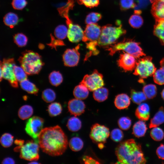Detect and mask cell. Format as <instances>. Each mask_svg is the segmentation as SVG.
I'll return each mask as SVG.
<instances>
[{
    "label": "cell",
    "mask_w": 164,
    "mask_h": 164,
    "mask_svg": "<svg viewBox=\"0 0 164 164\" xmlns=\"http://www.w3.org/2000/svg\"><path fill=\"white\" fill-rule=\"evenodd\" d=\"M38 143L43 151L52 156L62 155L66 150L67 136L59 125L43 128L38 137Z\"/></svg>",
    "instance_id": "1"
},
{
    "label": "cell",
    "mask_w": 164,
    "mask_h": 164,
    "mask_svg": "<svg viewBox=\"0 0 164 164\" xmlns=\"http://www.w3.org/2000/svg\"><path fill=\"white\" fill-rule=\"evenodd\" d=\"M115 153L117 163L144 164L146 162L141 145L133 139L120 143L116 148Z\"/></svg>",
    "instance_id": "2"
},
{
    "label": "cell",
    "mask_w": 164,
    "mask_h": 164,
    "mask_svg": "<svg viewBox=\"0 0 164 164\" xmlns=\"http://www.w3.org/2000/svg\"><path fill=\"white\" fill-rule=\"evenodd\" d=\"M126 31L122 27L121 22L117 20L115 25L108 24L103 26L98 40V45L107 48L115 43L121 36L125 34Z\"/></svg>",
    "instance_id": "3"
},
{
    "label": "cell",
    "mask_w": 164,
    "mask_h": 164,
    "mask_svg": "<svg viewBox=\"0 0 164 164\" xmlns=\"http://www.w3.org/2000/svg\"><path fill=\"white\" fill-rule=\"evenodd\" d=\"M18 60L28 75L38 74L44 65L41 56L31 50H26L22 53Z\"/></svg>",
    "instance_id": "4"
},
{
    "label": "cell",
    "mask_w": 164,
    "mask_h": 164,
    "mask_svg": "<svg viewBox=\"0 0 164 164\" xmlns=\"http://www.w3.org/2000/svg\"><path fill=\"white\" fill-rule=\"evenodd\" d=\"M139 45V43L134 40H126L112 45L107 47L106 50L109 51V54L111 56L118 51L123 50L136 58H139L145 56Z\"/></svg>",
    "instance_id": "5"
},
{
    "label": "cell",
    "mask_w": 164,
    "mask_h": 164,
    "mask_svg": "<svg viewBox=\"0 0 164 164\" xmlns=\"http://www.w3.org/2000/svg\"><path fill=\"white\" fill-rule=\"evenodd\" d=\"M139 58L137 61L133 74L141 79L146 78L153 75L156 69L152 61V57L146 56Z\"/></svg>",
    "instance_id": "6"
},
{
    "label": "cell",
    "mask_w": 164,
    "mask_h": 164,
    "mask_svg": "<svg viewBox=\"0 0 164 164\" xmlns=\"http://www.w3.org/2000/svg\"><path fill=\"white\" fill-rule=\"evenodd\" d=\"M39 147L38 142L35 141H28L21 146L15 148V151H19L21 158L29 161H35L39 158Z\"/></svg>",
    "instance_id": "7"
},
{
    "label": "cell",
    "mask_w": 164,
    "mask_h": 164,
    "mask_svg": "<svg viewBox=\"0 0 164 164\" xmlns=\"http://www.w3.org/2000/svg\"><path fill=\"white\" fill-rule=\"evenodd\" d=\"M15 65L13 58L3 59L1 61L0 67L2 69L3 78L7 80L12 86L14 88L18 87V81L14 74V67Z\"/></svg>",
    "instance_id": "8"
},
{
    "label": "cell",
    "mask_w": 164,
    "mask_h": 164,
    "mask_svg": "<svg viewBox=\"0 0 164 164\" xmlns=\"http://www.w3.org/2000/svg\"><path fill=\"white\" fill-rule=\"evenodd\" d=\"M43 119L36 116L29 118L26 122L25 128L26 133L37 142H38L39 136L43 129Z\"/></svg>",
    "instance_id": "9"
},
{
    "label": "cell",
    "mask_w": 164,
    "mask_h": 164,
    "mask_svg": "<svg viewBox=\"0 0 164 164\" xmlns=\"http://www.w3.org/2000/svg\"><path fill=\"white\" fill-rule=\"evenodd\" d=\"M80 83L91 91H94L104 85L102 75L96 70L91 74L85 75Z\"/></svg>",
    "instance_id": "10"
},
{
    "label": "cell",
    "mask_w": 164,
    "mask_h": 164,
    "mask_svg": "<svg viewBox=\"0 0 164 164\" xmlns=\"http://www.w3.org/2000/svg\"><path fill=\"white\" fill-rule=\"evenodd\" d=\"M109 135V128L104 125L96 123L91 128L90 138L93 142L98 144L105 143Z\"/></svg>",
    "instance_id": "11"
},
{
    "label": "cell",
    "mask_w": 164,
    "mask_h": 164,
    "mask_svg": "<svg viewBox=\"0 0 164 164\" xmlns=\"http://www.w3.org/2000/svg\"><path fill=\"white\" fill-rule=\"evenodd\" d=\"M66 22L68 27L67 37L72 43H76L82 40L84 31L78 25L73 23L69 17L66 18Z\"/></svg>",
    "instance_id": "12"
},
{
    "label": "cell",
    "mask_w": 164,
    "mask_h": 164,
    "mask_svg": "<svg viewBox=\"0 0 164 164\" xmlns=\"http://www.w3.org/2000/svg\"><path fill=\"white\" fill-rule=\"evenodd\" d=\"M79 48V44L74 48L68 49L65 50L63 55V60L65 66L73 67L77 65L80 57L78 51Z\"/></svg>",
    "instance_id": "13"
},
{
    "label": "cell",
    "mask_w": 164,
    "mask_h": 164,
    "mask_svg": "<svg viewBox=\"0 0 164 164\" xmlns=\"http://www.w3.org/2000/svg\"><path fill=\"white\" fill-rule=\"evenodd\" d=\"M101 27L97 24L87 25L84 31L82 40L87 43L97 41L101 33Z\"/></svg>",
    "instance_id": "14"
},
{
    "label": "cell",
    "mask_w": 164,
    "mask_h": 164,
    "mask_svg": "<svg viewBox=\"0 0 164 164\" xmlns=\"http://www.w3.org/2000/svg\"><path fill=\"white\" fill-rule=\"evenodd\" d=\"M137 63L136 58L126 53L121 54L117 61L118 65L125 71H131L135 69Z\"/></svg>",
    "instance_id": "15"
},
{
    "label": "cell",
    "mask_w": 164,
    "mask_h": 164,
    "mask_svg": "<svg viewBox=\"0 0 164 164\" xmlns=\"http://www.w3.org/2000/svg\"><path fill=\"white\" fill-rule=\"evenodd\" d=\"M85 105L81 100L77 98L70 100L68 103V108L70 113L75 116L83 113L85 110Z\"/></svg>",
    "instance_id": "16"
},
{
    "label": "cell",
    "mask_w": 164,
    "mask_h": 164,
    "mask_svg": "<svg viewBox=\"0 0 164 164\" xmlns=\"http://www.w3.org/2000/svg\"><path fill=\"white\" fill-rule=\"evenodd\" d=\"M152 3L151 12L155 21L164 20V2L159 0H150Z\"/></svg>",
    "instance_id": "17"
},
{
    "label": "cell",
    "mask_w": 164,
    "mask_h": 164,
    "mask_svg": "<svg viewBox=\"0 0 164 164\" xmlns=\"http://www.w3.org/2000/svg\"><path fill=\"white\" fill-rule=\"evenodd\" d=\"M135 114L140 120L146 121L150 117V108L146 103H142L139 104L136 109Z\"/></svg>",
    "instance_id": "18"
},
{
    "label": "cell",
    "mask_w": 164,
    "mask_h": 164,
    "mask_svg": "<svg viewBox=\"0 0 164 164\" xmlns=\"http://www.w3.org/2000/svg\"><path fill=\"white\" fill-rule=\"evenodd\" d=\"M130 104V98L126 94H121L116 96L114 101L115 107L120 110L126 108Z\"/></svg>",
    "instance_id": "19"
},
{
    "label": "cell",
    "mask_w": 164,
    "mask_h": 164,
    "mask_svg": "<svg viewBox=\"0 0 164 164\" xmlns=\"http://www.w3.org/2000/svg\"><path fill=\"white\" fill-rule=\"evenodd\" d=\"M147 128L145 122L143 121H139L133 125L132 134L136 137L140 138L144 136Z\"/></svg>",
    "instance_id": "20"
},
{
    "label": "cell",
    "mask_w": 164,
    "mask_h": 164,
    "mask_svg": "<svg viewBox=\"0 0 164 164\" xmlns=\"http://www.w3.org/2000/svg\"><path fill=\"white\" fill-rule=\"evenodd\" d=\"M164 122V109L161 107L151 119L149 124V128L157 127Z\"/></svg>",
    "instance_id": "21"
},
{
    "label": "cell",
    "mask_w": 164,
    "mask_h": 164,
    "mask_svg": "<svg viewBox=\"0 0 164 164\" xmlns=\"http://www.w3.org/2000/svg\"><path fill=\"white\" fill-rule=\"evenodd\" d=\"M89 90L85 85L80 83L74 88L73 94L76 98L81 100L85 99L88 96Z\"/></svg>",
    "instance_id": "22"
},
{
    "label": "cell",
    "mask_w": 164,
    "mask_h": 164,
    "mask_svg": "<svg viewBox=\"0 0 164 164\" xmlns=\"http://www.w3.org/2000/svg\"><path fill=\"white\" fill-rule=\"evenodd\" d=\"M153 33L159 39L161 44L164 45V20L156 21Z\"/></svg>",
    "instance_id": "23"
},
{
    "label": "cell",
    "mask_w": 164,
    "mask_h": 164,
    "mask_svg": "<svg viewBox=\"0 0 164 164\" xmlns=\"http://www.w3.org/2000/svg\"><path fill=\"white\" fill-rule=\"evenodd\" d=\"M160 67L156 70L153 75V78L154 82L160 85L164 84V58L160 62Z\"/></svg>",
    "instance_id": "24"
},
{
    "label": "cell",
    "mask_w": 164,
    "mask_h": 164,
    "mask_svg": "<svg viewBox=\"0 0 164 164\" xmlns=\"http://www.w3.org/2000/svg\"><path fill=\"white\" fill-rule=\"evenodd\" d=\"M20 85L21 88L28 93L37 95L39 89L36 85L26 79L20 82Z\"/></svg>",
    "instance_id": "25"
},
{
    "label": "cell",
    "mask_w": 164,
    "mask_h": 164,
    "mask_svg": "<svg viewBox=\"0 0 164 164\" xmlns=\"http://www.w3.org/2000/svg\"><path fill=\"white\" fill-rule=\"evenodd\" d=\"M108 95V89L102 87L94 91L93 93L94 99L99 102H103L106 100Z\"/></svg>",
    "instance_id": "26"
},
{
    "label": "cell",
    "mask_w": 164,
    "mask_h": 164,
    "mask_svg": "<svg viewBox=\"0 0 164 164\" xmlns=\"http://www.w3.org/2000/svg\"><path fill=\"white\" fill-rule=\"evenodd\" d=\"M81 121L75 116L70 118L67 124V126L68 129L73 132L79 131L81 128Z\"/></svg>",
    "instance_id": "27"
},
{
    "label": "cell",
    "mask_w": 164,
    "mask_h": 164,
    "mask_svg": "<svg viewBox=\"0 0 164 164\" xmlns=\"http://www.w3.org/2000/svg\"><path fill=\"white\" fill-rule=\"evenodd\" d=\"M33 113L32 107L28 105H25L21 107L18 112V115L20 118L24 120L29 118Z\"/></svg>",
    "instance_id": "28"
},
{
    "label": "cell",
    "mask_w": 164,
    "mask_h": 164,
    "mask_svg": "<svg viewBox=\"0 0 164 164\" xmlns=\"http://www.w3.org/2000/svg\"><path fill=\"white\" fill-rule=\"evenodd\" d=\"M3 21L5 25L11 28H13L18 23L19 19L16 14L13 12H9L5 16Z\"/></svg>",
    "instance_id": "29"
},
{
    "label": "cell",
    "mask_w": 164,
    "mask_h": 164,
    "mask_svg": "<svg viewBox=\"0 0 164 164\" xmlns=\"http://www.w3.org/2000/svg\"><path fill=\"white\" fill-rule=\"evenodd\" d=\"M131 97L133 102L139 104L147 98L143 92L137 91L132 89L131 91Z\"/></svg>",
    "instance_id": "30"
},
{
    "label": "cell",
    "mask_w": 164,
    "mask_h": 164,
    "mask_svg": "<svg viewBox=\"0 0 164 164\" xmlns=\"http://www.w3.org/2000/svg\"><path fill=\"white\" fill-rule=\"evenodd\" d=\"M69 145L72 150L74 152H77L83 148L84 142L80 138L77 137H73L70 140Z\"/></svg>",
    "instance_id": "31"
},
{
    "label": "cell",
    "mask_w": 164,
    "mask_h": 164,
    "mask_svg": "<svg viewBox=\"0 0 164 164\" xmlns=\"http://www.w3.org/2000/svg\"><path fill=\"white\" fill-rule=\"evenodd\" d=\"M49 79L50 83L56 87L60 85L63 81L62 74L59 71H53L50 74Z\"/></svg>",
    "instance_id": "32"
},
{
    "label": "cell",
    "mask_w": 164,
    "mask_h": 164,
    "mask_svg": "<svg viewBox=\"0 0 164 164\" xmlns=\"http://www.w3.org/2000/svg\"><path fill=\"white\" fill-rule=\"evenodd\" d=\"M142 91L147 98L151 99L155 97L157 94V89L156 86L153 84H149L144 86Z\"/></svg>",
    "instance_id": "33"
},
{
    "label": "cell",
    "mask_w": 164,
    "mask_h": 164,
    "mask_svg": "<svg viewBox=\"0 0 164 164\" xmlns=\"http://www.w3.org/2000/svg\"><path fill=\"white\" fill-rule=\"evenodd\" d=\"M62 110V106L58 102L52 103L48 107V112L50 116L51 117H54L59 115L61 113Z\"/></svg>",
    "instance_id": "34"
},
{
    "label": "cell",
    "mask_w": 164,
    "mask_h": 164,
    "mask_svg": "<svg viewBox=\"0 0 164 164\" xmlns=\"http://www.w3.org/2000/svg\"><path fill=\"white\" fill-rule=\"evenodd\" d=\"M68 29L64 25H60L55 28L54 34L55 37L58 39L63 40L67 36Z\"/></svg>",
    "instance_id": "35"
},
{
    "label": "cell",
    "mask_w": 164,
    "mask_h": 164,
    "mask_svg": "<svg viewBox=\"0 0 164 164\" xmlns=\"http://www.w3.org/2000/svg\"><path fill=\"white\" fill-rule=\"evenodd\" d=\"M75 2L76 0H68L63 6L59 8L58 11L60 15L64 17L68 15L69 11L73 8Z\"/></svg>",
    "instance_id": "36"
},
{
    "label": "cell",
    "mask_w": 164,
    "mask_h": 164,
    "mask_svg": "<svg viewBox=\"0 0 164 164\" xmlns=\"http://www.w3.org/2000/svg\"><path fill=\"white\" fill-rule=\"evenodd\" d=\"M143 22V19L142 17L137 14L132 15L129 20V23L130 25L135 28H138L141 27Z\"/></svg>",
    "instance_id": "37"
},
{
    "label": "cell",
    "mask_w": 164,
    "mask_h": 164,
    "mask_svg": "<svg viewBox=\"0 0 164 164\" xmlns=\"http://www.w3.org/2000/svg\"><path fill=\"white\" fill-rule=\"evenodd\" d=\"M42 97L45 102L50 103L55 99L56 95L53 90L50 88H47L42 92Z\"/></svg>",
    "instance_id": "38"
},
{
    "label": "cell",
    "mask_w": 164,
    "mask_h": 164,
    "mask_svg": "<svg viewBox=\"0 0 164 164\" xmlns=\"http://www.w3.org/2000/svg\"><path fill=\"white\" fill-rule=\"evenodd\" d=\"M14 70L15 77L18 82L27 79V74L21 67L15 65Z\"/></svg>",
    "instance_id": "39"
},
{
    "label": "cell",
    "mask_w": 164,
    "mask_h": 164,
    "mask_svg": "<svg viewBox=\"0 0 164 164\" xmlns=\"http://www.w3.org/2000/svg\"><path fill=\"white\" fill-rule=\"evenodd\" d=\"M102 18L101 15L96 12H91L88 14L85 19V23L87 25L96 23Z\"/></svg>",
    "instance_id": "40"
},
{
    "label": "cell",
    "mask_w": 164,
    "mask_h": 164,
    "mask_svg": "<svg viewBox=\"0 0 164 164\" xmlns=\"http://www.w3.org/2000/svg\"><path fill=\"white\" fill-rule=\"evenodd\" d=\"M150 135L154 140L159 141L163 139L164 137V133L161 128L157 127L152 128L150 131Z\"/></svg>",
    "instance_id": "41"
},
{
    "label": "cell",
    "mask_w": 164,
    "mask_h": 164,
    "mask_svg": "<svg viewBox=\"0 0 164 164\" xmlns=\"http://www.w3.org/2000/svg\"><path fill=\"white\" fill-rule=\"evenodd\" d=\"M13 137L10 134L5 133L1 136L0 142L2 145L5 148L10 147L12 144Z\"/></svg>",
    "instance_id": "42"
},
{
    "label": "cell",
    "mask_w": 164,
    "mask_h": 164,
    "mask_svg": "<svg viewBox=\"0 0 164 164\" xmlns=\"http://www.w3.org/2000/svg\"><path fill=\"white\" fill-rule=\"evenodd\" d=\"M14 43L19 47H23L26 46L28 42V38L22 33H18L14 36Z\"/></svg>",
    "instance_id": "43"
},
{
    "label": "cell",
    "mask_w": 164,
    "mask_h": 164,
    "mask_svg": "<svg viewBox=\"0 0 164 164\" xmlns=\"http://www.w3.org/2000/svg\"><path fill=\"white\" fill-rule=\"evenodd\" d=\"M118 123L119 127L124 130H127L131 127L132 121L131 119L127 117H122L119 119Z\"/></svg>",
    "instance_id": "44"
},
{
    "label": "cell",
    "mask_w": 164,
    "mask_h": 164,
    "mask_svg": "<svg viewBox=\"0 0 164 164\" xmlns=\"http://www.w3.org/2000/svg\"><path fill=\"white\" fill-rule=\"evenodd\" d=\"M111 138L114 141L118 142L123 138L124 134L122 131L119 128L113 129L110 134Z\"/></svg>",
    "instance_id": "45"
},
{
    "label": "cell",
    "mask_w": 164,
    "mask_h": 164,
    "mask_svg": "<svg viewBox=\"0 0 164 164\" xmlns=\"http://www.w3.org/2000/svg\"><path fill=\"white\" fill-rule=\"evenodd\" d=\"M119 5L122 10H125L135 7L134 0H120Z\"/></svg>",
    "instance_id": "46"
},
{
    "label": "cell",
    "mask_w": 164,
    "mask_h": 164,
    "mask_svg": "<svg viewBox=\"0 0 164 164\" xmlns=\"http://www.w3.org/2000/svg\"><path fill=\"white\" fill-rule=\"evenodd\" d=\"M77 2L79 4L90 8L97 7L100 3L99 0H77Z\"/></svg>",
    "instance_id": "47"
},
{
    "label": "cell",
    "mask_w": 164,
    "mask_h": 164,
    "mask_svg": "<svg viewBox=\"0 0 164 164\" xmlns=\"http://www.w3.org/2000/svg\"><path fill=\"white\" fill-rule=\"evenodd\" d=\"M27 2L26 0H12V5L15 9L22 10L26 5Z\"/></svg>",
    "instance_id": "48"
},
{
    "label": "cell",
    "mask_w": 164,
    "mask_h": 164,
    "mask_svg": "<svg viewBox=\"0 0 164 164\" xmlns=\"http://www.w3.org/2000/svg\"><path fill=\"white\" fill-rule=\"evenodd\" d=\"M51 42L50 43L48 44V45L53 48L56 49V47L57 46H63L65 45L63 42L58 39H55L52 36H51Z\"/></svg>",
    "instance_id": "49"
},
{
    "label": "cell",
    "mask_w": 164,
    "mask_h": 164,
    "mask_svg": "<svg viewBox=\"0 0 164 164\" xmlns=\"http://www.w3.org/2000/svg\"><path fill=\"white\" fill-rule=\"evenodd\" d=\"M82 160L85 164H99L100 163L92 157L88 155L84 156Z\"/></svg>",
    "instance_id": "50"
},
{
    "label": "cell",
    "mask_w": 164,
    "mask_h": 164,
    "mask_svg": "<svg viewBox=\"0 0 164 164\" xmlns=\"http://www.w3.org/2000/svg\"><path fill=\"white\" fill-rule=\"evenodd\" d=\"M156 153L159 158L164 160V144H161L157 148Z\"/></svg>",
    "instance_id": "51"
},
{
    "label": "cell",
    "mask_w": 164,
    "mask_h": 164,
    "mask_svg": "<svg viewBox=\"0 0 164 164\" xmlns=\"http://www.w3.org/2000/svg\"><path fill=\"white\" fill-rule=\"evenodd\" d=\"M2 163L3 164H14L15 163V161L11 157H7L2 160Z\"/></svg>",
    "instance_id": "52"
},
{
    "label": "cell",
    "mask_w": 164,
    "mask_h": 164,
    "mask_svg": "<svg viewBox=\"0 0 164 164\" xmlns=\"http://www.w3.org/2000/svg\"><path fill=\"white\" fill-rule=\"evenodd\" d=\"M161 95L162 97V99L164 100V88L162 91L161 93Z\"/></svg>",
    "instance_id": "53"
},
{
    "label": "cell",
    "mask_w": 164,
    "mask_h": 164,
    "mask_svg": "<svg viewBox=\"0 0 164 164\" xmlns=\"http://www.w3.org/2000/svg\"><path fill=\"white\" fill-rule=\"evenodd\" d=\"M29 163H30V164H35V163L38 164V163H38V162H36L35 161H33L32 162H31Z\"/></svg>",
    "instance_id": "54"
},
{
    "label": "cell",
    "mask_w": 164,
    "mask_h": 164,
    "mask_svg": "<svg viewBox=\"0 0 164 164\" xmlns=\"http://www.w3.org/2000/svg\"><path fill=\"white\" fill-rule=\"evenodd\" d=\"M159 0L164 2V0Z\"/></svg>",
    "instance_id": "55"
}]
</instances>
